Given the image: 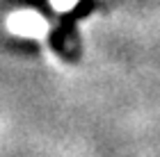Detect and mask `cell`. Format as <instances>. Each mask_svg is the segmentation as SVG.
Here are the masks:
<instances>
[{
  "instance_id": "1",
  "label": "cell",
  "mask_w": 160,
  "mask_h": 157,
  "mask_svg": "<svg viewBox=\"0 0 160 157\" xmlns=\"http://www.w3.org/2000/svg\"><path fill=\"white\" fill-rule=\"evenodd\" d=\"M7 30L25 39H43L48 34V23L41 14L32 9H23V12H14L7 18Z\"/></svg>"
},
{
  "instance_id": "2",
  "label": "cell",
  "mask_w": 160,
  "mask_h": 157,
  "mask_svg": "<svg viewBox=\"0 0 160 157\" xmlns=\"http://www.w3.org/2000/svg\"><path fill=\"white\" fill-rule=\"evenodd\" d=\"M50 5H53V9H57V12H69L78 5V0H50Z\"/></svg>"
}]
</instances>
